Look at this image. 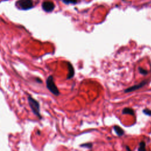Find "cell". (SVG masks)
Returning <instances> with one entry per match:
<instances>
[{
  "instance_id": "obj_4",
  "label": "cell",
  "mask_w": 151,
  "mask_h": 151,
  "mask_svg": "<svg viewBox=\"0 0 151 151\" xmlns=\"http://www.w3.org/2000/svg\"><path fill=\"white\" fill-rule=\"evenodd\" d=\"M42 8L44 11L50 13L54 10V9H55V5L52 1H47L43 3Z\"/></svg>"
},
{
  "instance_id": "obj_14",
  "label": "cell",
  "mask_w": 151,
  "mask_h": 151,
  "mask_svg": "<svg viewBox=\"0 0 151 151\" xmlns=\"http://www.w3.org/2000/svg\"><path fill=\"white\" fill-rule=\"evenodd\" d=\"M126 150H127V151H132V150H131V149H130V147H129V146H126Z\"/></svg>"
},
{
  "instance_id": "obj_1",
  "label": "cell",
  "mask_w": 151,
  "mask_h": 151,
  "mask_svg": "<svg viewBox=\"0 0 151 151\" xmlns=\"http://www.w3.org/2000/svg\"><path fill=\"white\" fill-rule=\"evenodd\" d=\"M46 84L47 89L54 95L59 96L60 94V91L54 82V79L52 76H50L47 78L46 81Z\"/></svg>"
},
{
  "instance_id": "obj_11",
  "label": "cell",
  "mask_w": 151,
  "mask_h": 151,
  "mask_svg": "<svg viewBox=\"0 0 151 151\" xmlns=\"http://www.w3.org/2000/svg\"><path fill=\"white\" fill-rule=\"evenodd\" d=\"M139 71L140 73L143 74V75H147L148 74V72L146 70H145L144 69H142L141 67L139 68Z\"/></svg>"
},
{
  "instance_id": "obj_5",
  "label": "cell",
  "mask_w": 151,
  "mask_h": 151,
  "mask_svg": "<svg viewBox=\"0 0 151 151\" xmlns=\"http://www.w3.org/2000/svg\"><path fill=\"white\" fill-rule=\"evenodd\" d=\"M147 80H143V81H142L141 83H140L138 84L129 87V88L125 89L124 90V91H125V93H129V92H132V91H135L136 90H138V89L142 88L143 86L146 85L147 84Z\"/></svg>"
},
{
  "instance_id": "obj_9",
  "label": "cell",
  "mask_w": 151,
  "mask_h": 151,
  "mask_svg": "<svg viewBox=\"0 0 151 151\" xmlns=\"http://www.w3.org/2000/svg\"><path fill=\"white\" fill-rule=\"evenodd\" d=\"M138 151H146V143L145 142L142 141L139 143Z\"/></svg>"
},
{
  "instance_id": "obj_10",
  "label": "cell",
  "mask_w": 151,
  "mask_h": 151,
  "mask_svg": "<svg viewBox=\"0 0 151 151\" xmlns=\"http://www.w3.org/2000/svg\"><path fill=\"white\" fill-rule=\"evenodd\" d=\"M62 1L66 4H76L78 2V0H62Z\"/></svg>"
},
{
  "instance_id": "obj_7",
  "label": "cell",
  "mask_w": 151,
  "mask_h": 151,
  "mask_svg": "<svg viewBox=\"0 0 151 151\" xmlns=\"http://www.w3.org/2000/svg\"><path fill=\"white\" fill-rule=\"evenodd\" d=\"M113 129H114L115 132L116 133V134H117L119 136H122V135H123V134L125 133L124 130H123L120 126H118V125L114 126Z\"/></svg>"
},
{
  "instance_id": "obj_3",
  "label": "cell",
  "mask_w": 151,
  "mask_h": 151,
  "mask_svg": "<svg viewBox=\"0 0 151 151\" xmlns=\"http://www.w3.org/2000/svg\"><path fill=\"white\" fill-rule=\"evenodd\" d=\"M16 7L21 10H28L33 7V0H18L16 3Z\"/></svg>"
},
{
  "instance_id": "obj_13",
  "label": "cell",
  "mask_w": 151,
  "mask_h": 151,
  "mask_svg": "<svg viewBox=\"0 0 151 151\" xmlns=\"http://www.w3.org/2000/svg\"><path fill=\"white\" fill-rule=\"evenodd\" d=\"M143 112L147 115V116H151V110L149 109H145L143 110Z\"/></svg>"
},
{
  "instance_id": "obj_12",
  "label": "cell",
  "mask_w": 151,
  "mask_h": 151,
  "mask_svg": "<svg viewBox=\"0 0 151 151\" xmlns=\"http://www.w3.org/2000/svg\"><path fill=\"white\" fill-rule=\"evenodd\" d=\"M80 146L81 147H87V148H91V147L93 146V145L91 143H84V144L80 145Z\"/></svg>"
},
{
  "instance_id": "obj_8",
  "label": "cell",
  "mask_w": 151,
  "mask_h": 151,
  "mask_svg": "<svg viewBox=\"0 0 151 151\" xmlns=\"http://www.w3.org/2000/svg\"><path fill=\"white\" fill-rule=\"evenodd\" d=\"M122 113L124 115H134L135 112L134 111L129 108H125L122 111Z\"/></svg>"
},
{
  "instance_id": "obj_2",
  "label": "cell",
  "mask_w": 151,
  "mask_h": 151,
  "mask_svg": "<svg viewBox=\"0 0 151 151\" xmlns=\"http://www.w3.org/2000/svg\"><path fill=\"white\" fill-rule=\"evenodd\" d=\"M28 104H29L30 107L31 109L33 112L34 113L35 116L41 118L39 103L36 100H35L34 98H33L31 96H29L28 97Z\"/></svg>"
},
{
  "instance_id": "obj_6",
  "label": "cell",
  "mask_w": 151,
  "mask_h": 151,
  "mask_svg": "<svg viewBox=\"0 0 151 151\" xmlns=\"http://www.w3.org/2000/svg\"><path fill=\"white\" fill-rule=\"evenodd\" d=\"M67 65L69 69V73L67 76V79H71L74 76V69L71 63H68Z\"/></svg>"
}]
</instances>
